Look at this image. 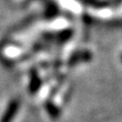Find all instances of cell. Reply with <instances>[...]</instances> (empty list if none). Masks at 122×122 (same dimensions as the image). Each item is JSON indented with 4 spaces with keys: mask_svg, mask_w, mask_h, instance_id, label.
<instances>
[{
    "mask_svg": "<svg viewBox=\"0 0 122 122\" xmlns=\"http://www.w3.org/2000/svg\"><path fill=\"white\" fill-rule=\"evenodd\" d=\"M46 110L48 111V113L50 114V116L52 118H58L59 115H60V111H59V109L57 108V106H55L53 103L51 102H48V103H46Z\"/></svg>",
    "mask_w": 122,
    "mask_h": 122,
    "instance_id": "obj_4",
    "label": "cell"
},
{
    "mask_svg": "<svg viewBox=\"0 0 122 122\" xmlns=\"http://www.w3.org/2000/svg\"><path fill=\"white\" fill-rule=\"evenodd\" d=\"M18 109H20V101L18 100H12L9 103L8 107L6 108L0 122H11L13 120L14 116L16 115Z\"/></svg>",
    "mask_w": 122,
    "mask_h": 122,
    "instance_id": "obj_1",
    "label": "cell"
},
{
    "mask_svg": "<svg viewBox=\"0 0 122 122\" xmlns=\"http://www.w3.org/2000/svg\"><path fill=\"white\" fill-rule=\"evenodd\" d=\"M91 59H92V53L91 52H89V51H77L70 57L69 60H68V65L73 66L77 63L90 61Z\"/></svg>",
    "mask_w": 122,
    "mask_h": 122,
    "instance_id": "obj_2",
    "label": "cell"
},
{
    "mask_svg": "<svg viewBox=\"0 0 122 122\" xmlns=\"http://www.w3.org/2000/svg\"><path fill=\"white\" fill-rule=\"evenodd\" d=\"M41 79L38 76L37 72L34 70V72H32V78H30V93H36V92L39 90V87L41 86Z\"/></svg>",
    "mask_w": 122,
    "mask_h": 122,
    "instance_id": "obj_3",
    "label": "cell"
}]
</instances>
